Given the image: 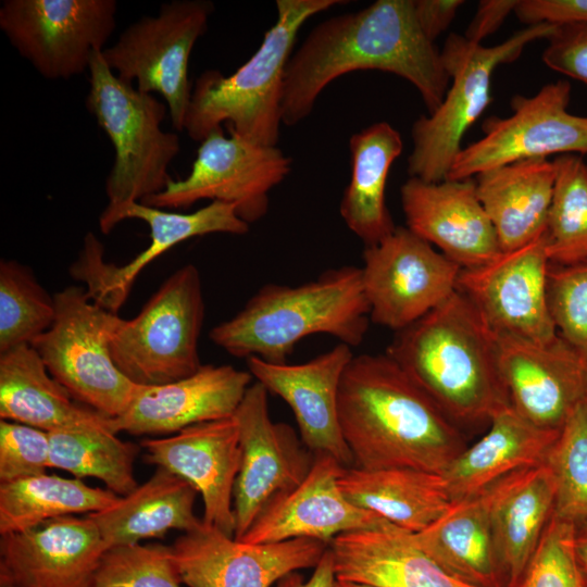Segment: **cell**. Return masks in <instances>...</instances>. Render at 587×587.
Listing matches in <instances>:
<instances>
[{
	"label": "cell",
	"mask_w": 587,
	"mask_h": 587,
	"mask_svg": "<svg viewBox=\"0 0 587 587\" xmlns=\"http://www.w3.org/2000/svg\"><path fill=\"white\" fill-rule=\"evenodd\" d=\"M145 461L189 482L203 501L202 522L234 537V487L240 467L239 429L234 416L188 426L175 435L143 439Z\"/></svg>",
	"instance_id": "obj_21"
},
{
	"label": "cell",
	"mask_w": 587,
	"mask_h": 587,
	"mask_svg": "<svg viewBox=\"0 0 587 587\" xmlns=\"http://www.w3.org/2000/svg\"><path fill=\"white\" fill-rule=\"evenodd\" d=\"M514 13L527 26L587 24V0H517Z\"/></svg>",
	"instance_id": "obj_45"
},
{
	"label": "cell",
	"mask_w": 587,
	"mask_h": 587,
	"mask_svg": "<svg viewBox=\"0 0 587 587\" xmlns=\"http://www.w3.org/2000/svg\"><path fill=\"white\" fill-rule=\"evenodd\" d=\"M370 322L361 267L346 265L298 286L264 285L209 338L236 358L286 363L298 341L314 334L358 347Z\"/></svg>",
	"instance_id": "obj_4"
},
{
	"label": "cell",
	"mask_w": 587,
	"mask_h": 587,
	"mask_svg": "<svg viewBox=\"0 0 587 587\" xmlns=\"http://www.w3.org/2000/svg\"><path fill=\"white\" fill-rule=\"evenodd\" d=\"M53 298L54 321L32 346L74 400L110 419L122 415L138 385L118 370L110 352L121 317L78 286H68Z\"/></svg>",
	"instance_id": "obj_9"
},
{
	"label": "cell",
	"mask_w": 587,
	"mask_h": 587,
	"mask_svg": "<svg viewBox=\"0 0 587 587\" xmlns=\"http://www.w3.org/2000/svg\"><path fill=\"white\" fill-rule=\"evenodd\" d=\"M197 489L186 479L158 466L153 475L110 507L87 514L108 548L160 538L171 529L198 528L193 503Z\"/></svg>",
	"instance_id": "obj_32"
},
{
	"label": "cell",
	"mask_w": 587,
	"mask_h": 587,
	"mask_svg": "<svg viewBox=\"0 0 587 587\" xmlns=\"http://www.w3.org/2000/svg\"><path fill=\"white\" fill-rule=\"evenodd\" d=\"M576 524L552 515L515 587H587L575 552Z\"/></svg>",
	"instance_id": "obj_42"
},
{
	"label": "cell",
	"mask_w": 587,
	"mask_h": 587,
	"mask_svg": "<svg viewBox=\"0 0 587 587\" xmlns=\"http://www.w3.org/2000/svg\"><path fill=\"white\" fill-rule=\"evenodd\" d=\"M55 303L32 268L15 260L0 261V353L32 345L52 325Z\"/></svg>",
	"instance_id": "obj_38"
},
{
	"label": "cell",
	"mask_w": 587,
	"mask_h": 587,
	"mask_svg": "<svg viewBox=\"0 0 587 587\" xmlns=\"http://www.w3.org/2000/svg\"><path fill=\"white\" fill-rule=\"evenodd\" d=\"M495 485L452 502L429 526L412 533L417 546L444 571L474 587H504L491 527Z\"/></svg>",
	"instance_id": "obj_31"
},
{
	"label": "cell",
	"mask_w": 587,
	"mask_h": 587,
	"mask_svg": "<svg viewBox=\"0 0 587 587\" xmlns=\"http://www.w3.org/2000/svg\"><path fill=\"white\" fill-rule=\"evenodd\" d=\"M495 337L498 369L511 407L537 427L561 432L587 398V358L560 336L548 344Z\"/></svg>",
	"instance_id": "obj_19"
},
{
	"label": "cell",
	"mask_w": 587,
	"mask_h": 587,
	"mask_svg": "<svg viewBox=\"0 0 587 587\" xmlns=\"http://www.w3.org/2000/svg\"><path fill=\"white\" fill-rule=\"evenodd\" d=\"M570 99L571 84L563 79L532 97H513L512 113L486 118L484 136L461 149L446 179L473 178L521 160L587 154V116L570 113Z\"/></svg>",
	"instance_id": "obj_14"
},
{
	"label": "cell",
	"mask_w": 587,
	"mask_h": 587,
	"mask_svg": "<svg viewBox=\"0 0 587 587\" xmlns=\"http://www.w3.org/2000/svg\"><path fill=\"white\" fill-rule=\"evenodd\" d=\"M107 549L88 516H62L1 535L0 583L22 587H92Z\"/></svg>",
	"instance_id": "obj_24"
},
{
	"label": "cell",
	"mask_w": 587,
	"mask_h": 587,
	"mask_svg": "<svg viewBox=\"0 0 587 587\" xmlns=\"http://www.w3.org/2000/svg\"><path fill=\"white\" fill-rule=\"evenodd\" d=\"M461 266L407 227L365 247L361 267L371 322L399 332L458 289Z\"/></svg>",
	"instance_id": "obj_15"
},
{
	"label": "cell",
	"mask_w": 587,
	"mask_h": 587,
	"mask_svg": "<svg viewBox=\"0 0 587 587\" xmlns=\"http://www.w3.org/2000/svg\"><path fill=\"white\" fill-rule=\"evenodd\" d=\"M516 3L517 0L479 1L464 37L474 43H480L484 38L499 29L508 15L514 12Z\"/></svg>",
	"instance_id": "obj_47"
},
{
	"label": "cell",
	"mask_w": 587,
	"mask_h": 587,
	"mask_svg": "<svg viewBox=\"0 0 587 587\" xmlns=\"http://www.w3.org/2000/svg\"><path fill=\"white\" fill-rule=\"evenodd\" d=\"M129 218L143 221L150 228V243L145 250L124 265L107 263L102 242L89 232L70 268L73 278L86 284L89 298L113 313L127 300L139 273L174 246L208 234L243 235L250 228L237 215L234 205L222 201H212L192 213L171 212L141 202L107 204L99 215V228L109 234Z\"/></svg>",
	"instance_id": "obj_11"
},
{
	"label": "cell",
	"mask_w": 587,
	"mask_h": 587,
	"mask_svg": "<svg viewBox=\"0 0 587 587\" xmlns=\"http://www.w3.org/2000/svg\"><path fill=\"white\" fill-rule=\"evenodd\" d=\"M335 587H370V586L354 584V583H348V582H341V580H336V586Z\"/></svg>",
	"instance_id": "obj_50"
},
{
	"label": "cell",
	"mask_w": 587,
	"mask_h": 587,
	"mask_svg": "<svg viewBox=\"0 0 587 587\" xmlns=\"http://www.w3.org/2000/svg\"><path fill=\"white\" fill-rule=\"evenodd\" d=\"M252 375L232 365H203L193 374L163 385H138L113 430L166 435L203 422L234 416Z\"/></svg>",
	"instance_id": "obj_25"
},
{
	"label": "cell",
	"mask_w": 587,
	"mask_h": 587,
	"mask_svg": "<svg viewBox=\"0 0 587 587\" xmlns=\"http://www.w3.org/2000/svg\"><path fill=\"white\" fill-rule=\"evenodd\" d=\"M555 485L545 464L514 472L495 485L491 527L504 587H515L549 524Z\"/></svg>",
	"instance_id": "obj_28"
},
{
	"label": "cell",
	"mask_w": 587,
	"mask_h": 587,
	"mask_svg": "<svg viewBox=\"0 0 587 587\" xmlns=\"http://www.w3.org/2000/svg\"><path fill=\"white\" fill-rule=\"evenodd\" d=\"M172 546L125 544L109 547L92 587H182Z\"/></svg>",
	"instance_id": "obj_40"
},
{
	"label": "cell",
	"mask_w": 587,
	"mask_h": 587,
	"mask_svg": "<svg viewBox=\"0 0 587 587\" xmlns=\"http://www.w3.org/2000/svg\"><path fill=\"white\" fill-rule=\"evenodd\" d=\"M547 40L541 55L544 63L587 84V24L559 25Z\"/></svg>",
	"instance_id": "obj_44"
},
{
	"label": "cell",
	"mask_w": 587,
	"mask_h": 587,
	"mask_svg": "<svg viewBox=\"0 0 587 587\" xmlns=\"http://www.w3.org/2000/svg\"><path fill=\"white\" fill-rule=\"evenodd\" d=\"M353 466L442 474L465 448L460 428L386 353L353 355L338 392Z\"/></svg>",
	"instance_id": "obj_2"
},
{
	"label": "cell",
	"mask_w": 587,
	"mask_h": 587,
	"mask_svg": "<svg viewBox=\"0 0 587 587\" xmlns=\"http://www.w3.org/2000/svg\"><path fill=\"white\" fill-rule=\"evenodd\" d=\"M50 467L76 478L95 477L123 497L138 485L134 461L139 446L121 440L105 427H78L50 432Z\"/></svg>",
	"instance_id": "obj_36"
},
{
	"label": "cell",
	"mask_w": 587,
	"mask_h": 587,
	"mask_svg": "<svg viewBox=\"0 0 587 587\" xmlns=\"http://www.w3.org/2000/svg\"><path fill=\"white\" fill-rule=\"evenodd\" d=\"M474 178L500 251L523 247L545 233L555 180L553 160H521Z\"/></svg>",
	"instance_id": "obj_30"
},
{
	"label": "cell",
	"mask_w": 587,
	"mask_h": 587,
	"mask_svg": "<svg viewBox=\"0 0 587 587\" xmlns=\"http://www.w3.org/2000/svg\"><path fill=\"white\" fill-rule=\"evenodd\" d=\"M574 545L578 563L587 578V521L576 524Z\"/></svg>",
	"instance_id": "obj_49"
},
{
	"label": "cell",
	"mask_w": 587,
	"mask_h": 587,
	"mask_svg": "<svg viewBox=\"0 0 587 587\" xmlns=\"http://www.w3.org/2000/svg\"><path fill=\"white\" fill-rule=\"evenodd\" d=\"M336 580L333 555L328 546L309 579H304L296 571L282 577L275 587H335Z\"/></svg>",
	"instance_id": "obj_48"
},
{
	"label": "cell",
	"mask_w": 587,
	"mask_h": 587,
	"mask_svg": "<svg viewBox=\"0 0 587 587\" xmlns=\"http://www.w3.org/2000/svg\"><path fill=\"white\" fill-rule=\"evenodd\" d=\"M199 271H175L130 320L120 319L110 340L118 370L137 385L183 379L201 366L198 345L204 321Z\"/></svg>",
	"instance_id": "obj_8"
},
{
	"label": "cell",
	"mask_w": 587,
	"mask_h": 587,
	"mask_svg": "<svg viewBox=\"0 0 587 587\" xmlns=\"http://www.w3.org/2000/svg\"><path fill=\"white\" fill-rule=\"evenodd\" d=\"M214 4L208 0H173L162 3L154 16H142L126 27L102 57L120 79L141 92L160 93L172 126L184 130L191 98L189 58L207 32Z\"/></svg>",
	"instance_id": "obj_10"
},
{
	"label": "cell",
	"mask_w": 587,
	"mask_h": 587,
	"mask_svg": "<svg viewBox=\"0 0 587 587\" xmlns=\"http://www.w3.org/2000/svg\"><path fill=\"white\" fill-rule=\"evenodd\" d=\"M557 27L552 24L527 26L492 47L474 43L457 34L449 35L440 55L451 86L433 113L413 123L407 167L410 177L433 183L447 178L462 149L465 133L491 101L495 70L515 61L528 43L548 39Z\"/></svg>",
	"instance_id": "obj_7"
},
{
	"label": "cell",
	"mask_w": 587,
	"mask_h": 587,
	"mask_svg": "<svg viewBox=\"0 0 587 587\" xmlns=\"http://www.w3.org/2000/svg\"><path fill=\"white\" fill-rule=\"evenodd\" d=\"M545 464L555 485L553 514L575 524L587 521V398L564 424Z\"/></svg>",
	"instance_id": "obj_39"
},
{
	"label": "cell",
	"mask_w": 587,
	"mask_h": 587,
	"mask_svg": "<svg viewBox=\"0 0 587 587\" xmlns=\"http://www.w3.org/2000/svg\"><path fill=\"white\" fill-rule=\"evenodd\" d=\"M547 300L558 335L587 358V259L549 264Z\"/></svg>",
	"instance_id": "obj_41"
},
{
	"label": "cell",
	"mask_w": 587,
	"mask_h": 587,
	"mask_svg": "<svg viewBox=\"0 0 587 587\" xmlns=\"http://www.w3.org/2000/svg\"><path fill=\"white\" fill-rule=\"evenodd\" d=\"M337 580L370 587H474L444 571L394 525L340 534L329 541Z\"/></svg>",
	"instance_id": "obj_26"
},
{
	"label": "cell",
	"mask_w": 587,
	"mask_h": 587,
	"mask_svg": "<svg viewBox=\"0 0 587 587\" xmlns=\"http://www.w3.org/2000/svg\"><path fill=\"white\" fill-rule=\"evenodd\" d=\"M116 10L115 0H4L0 28L41 76L68 79L103 51Z\"/></svg>",
	"instance_id": "obj_13"
},
{
	"label": "cell",
	"mask_w": 587,
	"mask_h": 587,
	"mask_svg": "<svg viewBox=\"0 0 587 587\" xmlns=\"http://www.w3.org/2000/svg\"><path fill=\"white\" fill-rule=\"evenodd\" d=\"M267 390L250 385L234 417L239 429L241 461L234 487L235 539H240L260 511L279 494L298 486L315 454L286 423L271 420Z\"/></svg>",
	"instance_id": "obj_17"
},
{
	"label": "cell",
	"mask_w": 587,
	"mask_h": 587,
	"mask_svg": "<svg viewBox=\"0 0 587 587\" xmlns=\"http://www.w3.org/2000/svg\"><path fill=\"white\" fill-rule=\"evenodd\" d=\"M49 467L48 432L22 423L0 421V483L41 475Z\"/></svg>",
	"instance_id": "obj_43"
},
{
	"label": "cell",
	"mask_w": 587,
	"mask_h": 587,
	"mask_svg": "<svg viewBox=\"0 0 587 587\" xmlns=\"http://www.w3.org/2000/svg\"><path fill=\"white\" fill-rule=\"evenodd\" d=\"M338 483L351 503L409 533L425 529L451 505L442 476L427 471L350 466Z\"/></svg>",
	"instance_id": "obj_33"
},
{
	"label": "cell",
	"mask_w": 587,
	"mask_h": 587,
	"mask_svg": "<svg viewBox=\"0 0 587 587\" xmlns=\"http://www.w3.org/2000/svg\"><path fill=\"white\" fill-rule=\"evenodd\" d=\"M402 148L400 133L387 122L369 125L350 137L351 177L339 212L365 247L378 243L397 227L386 205L385 189Z\"/></svg>",
	"instance_id": "obj_34"
},
{
	"label": "cell",
	"mask_w": 587,
	"mask_h": 587,
	"mask_svg": "<svg viewBox=\"0 0 587 587\" xmlns=\"http://www.w3.org/2000/svg\"><path fill=\"white\" fill-rule=\"evenodd\" d=\"M400 196L407 228L461 268L483 265L500 252L474 177L438 183L409 177Z\"/></svg>",
	"instance_id": "obj_23"
},
{
	"label": "cell",
	"mask_w": 587,
	"mask_h": 587,
	"mask_svg": "<svg viewBox=\"0 0 587 587\" xmlns=\"http://www.w3.org/2000/svg\"><path fill=\"white\" fill-rule=\"evenodd\" d=\"M344 0H276L275 24L259 49L229 76L203 72L192 84L184 130L201 142L226 123L228 132L260 146H277L286 65L301 26Z\"/></svg>",
	"instance_id": "obj_5"
},
{
	"label": "cell",
	"mask_w": 587,
	"mask_h": 587,
	"mask_svg": "<svg viewBox=\"0 0 587 587\" xmlns=\"http://www.w3.org/2000/svg\"><path fill=\"white\" fill-rule=\"evenodd\" d=\"M222 127L201 142L189 174L171 180L159 193L140 202L159 209H185L203 199L232 204L248 223L268 211L270 191L291 171V159L277 146H260Z\"/></svg>",
	"instance_id": "obj_12"
},
{
	"label": "cell",
	"mask_w": 587,
	"mask_h": 587,
	"mask_svg": "<svg viewBox=\"0 0 587 587\" xmlns=\"http://www.w3.org/2000/svg\"><path fill=\"white\" fill-rule=\"evenodd\" d=\"M386 354L458 427L489 423L511 405L498 369L496 337L458 289L397 332Z\"/></svg>",
	"instance_id": "obj_3"
},
{
	"label": "cell",
	"mask_w": 587,
	"mask_h": 587,
	"mask_svg": "<svg viewBox=\"0 0 587 587\" xmlns=\"http://www.w3.org/2000/svg\"><path fill=\"white\" fill-rule=\"evenodd\" d=\"M462 0H413L414 14L423 35L432 42L452 23Z\"/></svg>",
	"instance_id": "obj_46"
},
{
	"label": "cell",
	"mask_w": 587,
	"mask_h": 587,
	"mask_svg": "<svg viewBox=\"0 0 587 587\" xmlns=\"http://www.w3.org/2000/svg\"><path fill=\"white\" fill-rule=\"evenodd\" d=\"M358 70L407 79L428 114L440 105L450 82L440 51L417 25L413 0H377L321 22L291 54L284 75L283 124L302 122L328 84Z\"/></svg>",
	"instance_id": "obj_1"
},
{
	"label": "cell",
	"mask_w": 587,
	"mask_h": 587,
	"mask_svg": "<svg viewBox=\"0 0 587 587\" xmlns=\"http://www.w3.org/2000/svg\"><path fill=\"white\" fill-rule=\"evenodd\" d=\"M120 496L93 488L79 478L41 474L0 483V534L23 532L75 513L112 505Z\"/></svg>",
	"instance_id": "obj_35"
},
{
	"label": "cell",
	"mask_w": 587,
	"mask_h": 587,
	"mask_svg": "<svg viewBox=\"0 0 587 587\" xmlns=\"http://www.w3.org/2000/svg\"><path fill=\"white\" fill-rule=\"evenodd\" d=\"M86 108L114 148L105 179L108 205L140 202L161 192L171 180L168 166L180 152L179 136L164 132L167 107L117 77L95 52L89 66Z\"/></svg>",
	"instance_id": "obj_6"
},
{
	"label": "cell",
	"mask_w": 587,
	"mask_h": 587,
	"mask_svg": "<svg viewBox=\"0 0 587 587\" xmlns=\"http://www.w3.org/2000/svg\"><path fill=\"white\" fill-rule=\"evenodd\" d=\"M344 467L330 454L316 453L305 478L268 501L237 540L267 544L309 538L329 542L344 533L392 525L345 497L338 483Z\"/></svg>",
	"instance_id": "obj_20"
},
{
	"label": "cell",
	"mask_w": 587,
	"mask_h": 587,
	"mask_svg": "<svg viewBox=\"0 0 587 587\" xmlns=\"http://www.w3.org/2000/svg\"><path fill=\"white\" fill-rule=\"evenodd\" d=\"M555 180L545 230L549 261L572 264L587 259V163L578 154L553 160Z\"/></svg>",
	"instance_id": "obj_37"
},
{
	"label": "cell",
	"mask_w": 587,
	"mask_h": 587,
	"mask_svg": "<svg viewBox=\"0 0 587 587\" xmlns=\"http://www.w3.org/2000/svg\"><path fill=\"white\" fill-rule=\"evenodd\" d=\"M0 417L48 433L78 427L115 433L113 419L74 400L32 345L0 353Z\"/></svg>",
	"instance_id": "obj_29"
},
{
	"label": "cell",
	"mask_w": 587,
	"mask_h": 587,
	"mask_svg": "<svg viewBox=\"0 0 587 587\" xmlns=\"http://www.w3.org/2000/svg\"><path fill=\"white\" fill-rule=\"evenodd\" d=\"M488 424L487 433L441 474L451 503L473 497L514 472L545 463L560 434L537 427L511 405Z\"/></svg>",
	"instance_id": "obj_27"
},
{
	"label": "cell",
	"mask_w": 587,
	"mask_h": 587,
	"mask_svg": "<svg viewBox=\"0 0 587 587\" xmlns=\"http://www.w3.org/2000/svg\"><path fill=\"white\" fill-rule=\"evenodd\" d=\"M353 355L350 346L339 342L300 364L247 359L252 377L292 410L303 445L314 454H330L345 467L353 466V459L340 428L338 392Z\"/></svg>",
	"instance_id": "obj_22"
},
{
	"label": "cell",
	"mask_w": 587,
	"mask_h": 587,
	"mask_svg": "<svg viewBox=\"0 0 587 587\" xmlns=\"http://www.w3.org/2000/svg\"><path fill=\"white\" fill-rule=\"evenodd\" d=\"M0 587H22L11 583H0Z\"/></svg>",
	"instance_id": "obj_51"
},
{
	"label": "cell",
	"mask_w": 587,
	"mask_h": 587,
	"mask_svg": "<svg viewBox=\"0 0 587 587\" xmlns=\"http://www.w3.org/2000/svg\"><path fill=\"white\" fill-rule=\"evenodd\" d=\"M328 546L309 538L247 544L202 522L172 548L188 587H271L291 572L314 569Z\"/></svg>",
	"instance_id": "obj_18"
},
{
	"label": "cell",
	"mask_w": 587,
	"mask_h": 587,
	"mask_svg": "<svg viewBox=\"0 0 587 587\" xmlns=\"http://www.w3.org/2000/svg\"><path fill=\"white\" fill-rule=\"evenodd\" d=\"M549 264L544 233L483 265L462 268L458 290L494 335L548 344L559 336L547 300Z\"/></svg>",
	"instance_id": "obj_16"
}]
</instances>
